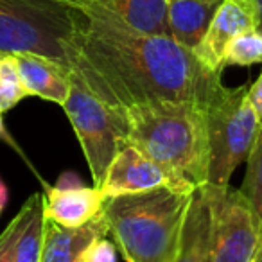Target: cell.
Instances as JSON below:
<instances>
[{
  "instance_id": "cell-17",
  "label": "cell",
  "mask_w": 262,
  "mask_h": 262,
  "mask_svg": "<svg viewBox=\"0 0 262 262\" xmlns=\"http://www.w3.org/2000/svg\"><path fill=\"white\" fill-rule=\"evenodd\" d=\"M26 97L29 95L20 79L15 54L0 51V113L13 110Z\"/></svg>"
},
{
  "instance_id": "cell-15",
  "label": "cell",
  "mask_w": 262,
  "mask_h": 262,
  "mask_svg": "<svg viewBox=\"0 0 262 262\" xmlns=\"http://www.w3.org/2000/svg\"><path fill=\"white\" fill-rule=\"evenodd\" d=\"M208 226H210V214L203 187H200L190 194L178 250L172 262H207Z\"/></svg>"
},
{
  "instance_id": "cell-11",
  "label": "cell",
  "mask_w": 262,
  "mask_h": 262,
  "mask_svg": "<svg viewBox=\"0 0 262 262\" xmlns=\"http://www.w3.org/2000/svg\"><path fill=\"white\" fill-rule=\"evenodd\" d=\"M43 239V194L34 192L2 232L0 251L8 262H41Z\"/></svg>"
},
{
  "instance_id": "cell-26",
  "label": "cell",
  "mask_w": 262,
  "mask_h": 262,
  "mask_svg": "<svg viewBox=\"0 0 262 262\" xmlns=\"http://www.w3.org/2000/svg\"><path fill=\"white\" fill-rule=\"evenodd\" d=\"M0 262H8V260H6V257H4V253H2V251H0Z\"/></svg>"
},
{
  "instance_id": "cell-5",
  "label": "cell",
  "mask_w": 262,
  "mask_h": 262,
  "mask_svg": "<svg viewBox=\"0 0 262 262\" xmlns=\"http://www.w3.org/2000/svg\"><path fill=\"white\" fill-rule=\"evenodd\" d=\"M250 83L225 86L205 104L208 140V185H228L233 171L246 162L260 119L248 99Z\"/></svg>"
},
{
  "instance_id": "cell-2",
  "label": "cell",
  "mask_w": 262,
  "mask_h": 262,
  "mask_svg": "<svg viewBox=\"0 0 262 262\" xmlns=\"http://www.w3.org/2000/svg\"><path fill=\"white\" fill-rule=\"evenodd\" d=\"M127 144L153 160L172 190L190 194L208 182L205 104L192 101L155 102L127 110Z\"/></svg>"
},
{
  "instance_id": "cell-6",
  "label": "cell",
  "mask_w": 262,
  "mask_h": 262,
  "mask_svg": "<svg viewBox=\"0 0 262 262\" xmlns=\"http://www.w3.org/2000/svg\"><path fill=\"white\" fill-rule=\"evenodd\" d=\"M74 127L95 187L102 183L115 155L127 144V110L113 106L94 94L72 69L70 90L61 106Z\"/></svg>"
},
{
  "instance_id": "cell-13",
  "label": "cell",
  "mask_w": 262,
  "mask_h": 262,
  "mask_svg": "<svg viewBox=\"0 0 262 262\" xmlns=\"http://www.w3.org/2000/svg\"><path fill=\"white\" fill-rule=\"evenodd\" d=\"M104 235H108V225L102 212L77 228H65L45 219L41 262H81L84 250L97 237Z\"/></svg>"
},
{
  "instance_id": "cell-24",
  "label": "cell",
  "mask_w": 262,
  "mask_h": 262,
  "mask_svg": "<svg viewBox=\"0 0 262 262\" xmlns=\"http://www.w3.org/2000/svg\"><path fill=\"white\" fill-rule=\"evenodd\" d=\"M257 4H258V8H260V27H258V29H262V0H257Z\"/></svg>"
},
{
  "instance_id": "cell-14",
  "label": "cell",
  "mask_w": 262,
  "mask_h": 262,
  "mask_svg": "<svg viewBox=\"0 0 262 262\" xmlns=\"http://www.w3.org/2000/svg\"><path fill=\"white\" fill-rule=\"evenodd\" d=\"M223 0H167V22L171 38L194 52L201 43Z\"/></svg>"
},
{
  "instance_id": "cell-10",
  "label": "cell",
  "mask_w": 262,
  "mask_h": 262,
  "mask_svg": "<svg viewBox=\"0 0 262 262\" xmlns=\"http://www.w3.org/2000/svg\"><path fill=\"white\" fill-rule=\"evenodd\" d=\"M158 187H171L164 171L140 149L126 144L112 160L99 189L106 198H113Z\"/></svg>"
},
{
  "instance_id": "cell-1",
  "label": "cell",
  "mask_w": 262,
  "mask_h": 262,
  "mask_svg": "<svg viewBox=\"0 0 262 262\" xmlns=\"http://www.w3.org/2000/svg\"><path fill=\"white\" fill-rule=\"evenodd\" d=\"M59 2L76 18L72 69L102 101L124 110L169 101L207 104L223 88V74L171 36L133 29L101 0Z\"/></svg>"
},
{
  "instance_id": "cell-8",
  "label": "cell",
  "mask_w": 262,
  "mask_h": 262,
  "mask_svg": "<svg viewBox=\"0 0 262 262\" xmlns=\"http://www.w3.org/2000/svg\"><path fill=\"white\" fill-rule=\"evenodd\" d=\"M260 27L257 0H223L194 56L212 72L223 74L225 51L239 34Z\"/></svg>"
},
{
  "instance_id": "cell-23",
  "label": "cell",
  "mask_w": 262,
  "mask_h": 262,
  "mask_svg": "<svg viewBox=\"0 0 262 262\" xmlns=\"http://www.w3.org/2000/svg\"><path fill=\"white\" fill-rule=\"evenodd\" d=\"M6 203H8V187L4 185V182L0 180V214L4 210Z\"/></svg>"
},
{
  "instance_id": "cell-18",
  "label": "cell",
  "mask_w": 262,
  "mask_h": 262,
  "mask_svg": "<svg viewBox=\"0 0 262 262\" xmlns=\"http://www.w3.org/2000/svg\"><path fill=\"white\" fill-rule=\"evenodd\" d=\"M262 63V29H250L239 34L228 43L223 65L226 67H251Z\"/></svg>"
},
{
  "instance_id": "cell-22",
  "label": "cell",
  "mask_w": 262,
  "mask_h": 262,
  "mask_svg": "<svg viewBox=\"0 0 262 262\" xmlns=\"http://www.w3.org/2000/svg\"><path fill=\"white\" fill-rule=\"evenodd\" d=\"M0 140H4V142H8L9 146H13L16 151H18L20 155H22V151H20V147L16 146V142H15V140H13V137H9L8 129H6V126H4V120H2V113H0Z\"/></svg>"
},
{
  "instance_id": "cell-25",
  "label": "cell",
  "mask_w": 262,
  "mask_h": 262,
  "mask_svg": "<svg viewBox=\"0 0 262 262\" xmlns=\"http://www.w3.org/2000/svg\"><path fill=\"white\" fill-rule=\"evenodd\" d=\"M255 262H262V248H260V251H258V255H257V258H255Z\"/></svg>"
},
{
  "instance_id": "cell-20",
  "label": "cell",
  "mask_w": 262,
  "mask_h": 262,
  "mask_svg": "<svg viewBox=\"0 0 262 262\" xmlns=\"http://www.w3.org/2000/svg\"><path fill=\"white\" fill-rule=\"evenodd\" d=\"M81 262H117V246L108 237H97L84 250Z\"/></svg>"
},
{
  "instance_id": "cell-19",
  "label": "cell",
  "mask_w": 262,
  "mask_h": 262,
  "mask_svg": "<svg viewBox=\"0 0 262 262\" xmlns=\"http://www.w3.org/2000/svg\"><path fill=\"white\" fill-rule=\"evenodd\" d=\"M239 190L262 217V124L246 158V174Z\"/></svg>"
},
{
  "instance_id": "cell-16",
  "label": "cell",
  "mask_w": 262,
  "mask_h": 262,
  "mask_svg": "<svg viewBox=\"0 0 262 262\" xmlns=\"http://www.w3.org/2000/svg\"><path fill=\"white\" fill-rule=\"evenodd\" d=\"M124 24L147 34L171 36L167 0H101Z\"/></svg>"
},
{
  "instance_id": "cell-9",
  "label": "cell",
  "mask_w": 262,
  "mask_h": 262,
  "mask_svg": "<svg viewBox=\"0 0 262 262\" xmlns=\"http://www.w3.org/2000/svg\"><path fill=\"white\" fill-rule=\"evenodd\" d=\"M43 192V215L65 228H77L101 214L106 196L99 187H86L79 176L65 172L59 176L56 185L45 183Z\"/></svg>"
},
{
  "instance_id": "cell-3",
  "label": "cell",
  "mask_w": 262,
  "mask_h": 262,
  "mask_svg": "<svg viewBox=\"0 0 262 262\" xmlns=\"http://www.w3.org/2000/svg\"><path fill=\"white\" fill-rule=\"evenodd\" d=\"M190 194L158 187L106 198L101 212L108 225V235L124 260L172 262Z\"/></svg>"
},
{
  "instance_id": "cell-7",
  "label": "cell",
  "mask_w": 262,
  "mask_h": 262,
  "mask_svg": "<svg viewBox=\"0 0 262 262\" xmlns=\"http://www.w3.org/2000/svg\"><path fill=\"white\" fill-rule=\"evenodd\" d=\"M210 214L207 262H255L262 248V217L239 189L203 185Z\"/></svg>"
},
{
  "instance_id": "cell-4",
  "label": "cell",
  "mask_w": 262,
  "mask_h": 262,
  "mask_svg": "<svg viewBox=\"0 0 262 262\" xmlns=\"http://www.w3.org/2000/svg\"><path fill=\"white\" fill-rule=\"evenodd\" d=\"M74 11L59 0H0V51L33 52L72 69Z\"/></svg>"
},
{
  "instance_id": "cell-12",
  "label": "cell",
  "mask_w": 262,
  "mask_h": 262,
  "mask_svg": "<svg viewBox=\"0 0 262 262\" xmlns=\"http://www.w3.org/2000/svg\"><path fill=\"white\" fill-rule=\"evenodd\" d=\"M15 59L27 95L63 106L70 90V67L33 52H16Z\"/></svg>"
},
{
  "instance_id": "cell-21",
  "label": "cell",
  "mask_w": 262,
  "mask_h": 262,
  "mask_svg": "<svg viewBox=\"0 0 262 262\" xmlns=\"http://www.w3.org/2000/svg\"><path fill=\"white\" fill-rule=\"evenodd\" d=\"M248 99H250L251 106L255 108V112H257L258 119L262 122V72L258 76V79L248 88Z\"/></svg>"
}]
</instances>
